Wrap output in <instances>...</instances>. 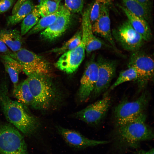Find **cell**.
Segmentation results:
<instances>
[{
    "instance_id": "cell-22",
    "label": "cell",
    "mask_w": 154,
    "mask_h": 154,
    "mask_svg": "<svg viewBox=\"0 0 154 154\" xmlns=\"http://www.w3.org/2000/svg\"><path fill=\"white\" fill-rule=\"evenodd\" d=\"M125 7L131 12L147 21L150 16L151 11L137 0H122Z\"/></svg>"
},
{
    "instance_id": "cell-14",
    "label": "cell",
    "mask_w": 154,
    "mask_h": 154,
    "mask_svg": "<svg viewBox=\"0 0 154 154\" xmlns=\"http://www.w3.org/2000/svg\"><path fill=\"white\" fill-rule=\"evenodd\" d=\"M110 4H102L99 15L97 19L92 24V28L95 33L106 40L116 52H118L111 31L109 6Z\"/></svg>"
},
{
    "instance_id": "cell-28",
    "label": "cell",
    "mask_w": 154,
    "mask_h": 154,
    "mask_svg": "<svg viewBox=\"0 0 154 154\" xmlns=\"http://www.w3.org/2000/svg\"><path fill=\"white\" fill-rule=\"evenodd\" d=\"M112 0H95L92 4L90 13V19L92 24L97 19L100 14V7L103 3H111Z\"/></svg>"
},
{
    "instance_id": "cell-10",
    "label": "cell",
    "mask_w": 154,
    "mask_h": 154,
    "mask_svg": "<svg viewBox=\"0 0 154 154\" xmlns=\"http://www.w3.org/2000/svg\"><path fill=\"white\" fill-rule=\"evenodd\" d=\"M98 76L95 87L92 95L96 97L104 92L109 86L114 77L117 67V62L99 56L96 61Z\"/></svg>"
},
{
    "instance_id": "cell-7",
    "label": "cell",
    "mask_w": 154,
    "mask_h": 154,
    "mask_svg": "<svg viewBox=\"0 0 154 154\" xmlns=\"http://www.w3.org/2000/svg\"><path fill=\"white\" fill-rule=\"evenodd\" d=\"M112 32L114 40L124 50L131 52L140 50L145 41L128 20Z\"/></svg>"
},
{
    "instance_id": "cell-8",
    "label": "cell",
    "mask_w": 154,
    "mask_h": 154,
    "mask_svg": "<svg viewBox=\"0 0 154 154\" xmlns=\"http://www.w3.org/2000/svg\"><path fill=\"white\" fill-rule=\"evenodd\" d=\"M80 43L76 47L62 54L55 63V66L67 74L75 72L83 60L86 48V36L82 31Z\"/></svg>"
},
{
    "instance_id": "cell-20",
    "label": "cell",
    "mask_w": 154,
    "mask_h": 154,
    "mask_svg": "<svg viewBox=\"0 0 154 154\" xmlns=\"http://www.w3.org/2000/svg\"><path fill=\"white\" fill-rule=\"evenodd\" d=\"M1 58L15 88L18 84L19 76L23 71L22 68L17 61L8 55L3 54Z\"/></svg>"
},
{
    "instance_id": "cell-13",
    "label": "cell",
    "mask_w": 154,
    "mask_h": 154,
    "mask_svg": "<svg viewBox=\"0 0 154 154\" xmlns=\"http://www.w3.org/2000/svg\"><path fill=\"white\" fill-rule=\"evenodd\" d=\"M60 11L55 21L47 28L41 31L43 39L52 41L59 37L69 27L71 20V13L64 5H60Z\"/></svg>"
},
{
    "instance_id": "cell-4",
    "label": "cell",
    "mask_w": 154,
    "mask_h": 154,
    "mask_svg": "<svg viewBox=\"0 0 154 154\" xmlns=\"http://www.w3.org/2000/svg\"><path fill=\"white\" fill-rule=\"evenodd\" d=\"M149 95L144 91L136 100L129 101L124 100L115 107L114 117L117 126L137 121H145V111L149 101Z\"/></svg>"
},
{
    "instance_id": "cell-30",
    "label": "cell",
    "mask_w": 154,
    "mask_h": 154,
    "mask_svg": "<svg viewBox=\"0 0 154 154\" xmlns=\"http://www.w3.org/2000/svg\"><path fill=\"white\" fill-rule=\"evenodd\" d=\"M15 0H0V14L9 9L15 3Z\"/></svg>"
},
{
    "instance_id": "cell-16",
    "label": "cell",
    "mask_w": 154,
    "mask_h": 154,
    "mask_svg": "<svg viewBox=\"0 0 154 154\" xmlns=\"http://www.w3.org/2000/svg\"><path fill=\"white\" fill-rule=\"evenodd\" d=\"M92 5L91 4L84 10L82 15V30L86 36V52L87 55L101 48L104 44L101 40L94 35L92 24L90 19V13Z\"/></svg>"
},
{
    "instance_id": "cell-17",
    "label": "cell",
    "mask_w": 154,
    "mask_h": 154,
    "mask_svg": "<svg viewBox=\"0 0 154 154\" xmlns=\"http://www.w3.org/2000/svg\"><path fill=\"white\" fill-rule=\"evenodd\" d=\"M119 7L124 12L132 27L142 37L145 41L150 40L152 34L147 21L132 13L124 6Z\"/></svg>"
},
{
    "instance_id": "cell-11",
    "label": "cell",
    "mask_w": 154,
    "mask_h": 154,
    "mask_svg": "<svg viewBox=\"0 0 154 154\" xmlns=\"http://www.w3.org/2000/svg\"><path fill=\"white\" fill-rule=\"evenodd\" d=\"M128 67L134 68L138 73L140 86H143L151 80L154 75L153 59L149 55L140 50L132 52Z\"/></svg>"
},
{
    "instance_id": "cell-9",
    "label": "cell",
    "mask_w": 154,
    "mask_h": 154,
    "mask_svg": "<svg viewBox=\"0 0 154 154\" xmlns=\"http://www.w3.org/2000/svg\"><path fill=\"white\" fill-rule=\"evenodd\" d=\"M111 101L110 97L106 95L101 99L74 113L73 116L88 124L97 125L106 116L110 106Z\"/></svg>"
},
{
    "instance_id": "cell-15",
    "label": "cell",
    "mask_w": 154,
    "mask_h": 154,
    "mask_svg": "<svg viewBox=\"0 0 154 154\" xmlns=\"http://www.w3.org/2000/svg\"><path fill=\"white\" fill-rule=\"evenodd\" d=\"M59 133L66 143L71 147L81 149L109 143L108 141H100L89 139L79 133L72 129L58 126Z\"/></svg>"
},
{
    "instance_id": "cell-1",
    "label": "cell",
    "mask_w": 154,
    "mask_h": 154,
    "mask_svg": "<svg viewBox=\"0 0 154 154\" xmlns=\"http://www.w3.org/2000/svg\"><path fill=\"white\" fill-rule=\"evenodd\" d=\"M0 103L7 119L19 131L28 135L37 129L38 119L28 112L25 106L9 97L5 84L0 87Z\"/></svg>"
},
{
    "instance_id": "cell-5",
    "label": "cell",
    "mask_w": 154,
    "mask_h": 154,
    "mask_svg": "<svg viewBox=\"0 0 154 154\" xmlns=\"http://www.w3.org/2000/svg\"><path fill=\"white\" fill-rule=\"evenodd\" d=\"M0 154H29L19 131L11 124L0 121Z\"/></svg>"
},
{
    "instance_id": "cell-18",
    "label": "cell",
    "mask_w": 154,
    "mask_h": 154,
    "mask_svg": "<svg viewBox=\"0 0 154 154\" xmlns=\"http://www.w3.org/2000/svg\"><path fill=\"white\" fill-rule=\"evenodd\" d=\"M22 36L20 32L16 29L0 30V38L13 52L22 48L23 44Z\"/></svg>"
},
{
    "instance_id": "cell-23",
    "label": "cell",
    "mask_w": 154,
    "mask_h": 154,
    "mask_svg": "<svg viewBox=\"0 0 154 154\" xmlns=\"http://www.w3.org/2000/svg\"><path fill=\"white\" fill-rule=\"evenodd\" d=\"M40 17L37 5H35L32 11L22 21L21 35L23 36L27 33L37 24Z\"/></svg>"
},
{
    "instance_id": "cell-27",
    "label": "cell",
    "mask_w": 154,
    "mask_h": 154,
    "mask_svg": "<svg viewBox=\"0 0 154 154\" xmlns=\"http://www.w3.org/2000/svg\"><path fill=\"white\" fill-rule=\"evenodd\" d=\"M61 0H44L37 5L41 17L53 14L58 10Z\"/></svg>"
},
{
    "instance_id": "cell-32",
    "label": "cell",
    "mask_w": 154,
    "mask_h": 154,
    "mask_svg": "<svg viewBox=\"0 0 154 154\" xmlns=\"http://www.w3.org/2000/svg\"><path fill=\"white\" fill-rule=\"evenodd\" d=\"M27 0H17L13 7L12 11V14H13L16 13L22 4Z\"/></svg>"
},
{
    "instance_id": "cell-26",
    "label": "cell",
    "mask_w": 154,
    "mask_h": 154,
    "mask_svg": "<svg viewBox=\"0 0 154 154\" xmlns=\"http://www.w3.org/2000/svg\"><path fill=\"white\" fill-rule=\"evenodd\" d=\"M60 11V6L58 11L55 13L42 17L37 24L28 32V35L37 33L47 28L55 21L59 15Z\"/></svg>"
},
{
    "instance_id": "cell-34",
    "label": "cell",
    "mask_w": 154,
    "mask_h": 154,
    "mask_svg": "<svg viewBox=\"0 0 154 154\" xmlns=\"http://www.w3.org/2000/svg\"><path fill=\"white\" fill-rule=\"evenodd\" d=\"M154 149L152 148L149 151H146L143 150L136 151L134 153V154H154Z\"/></svg>"
},
{
    "instance_id": "cell-31",
    "label": "cell",
    "mask_w": 154,
    "mask_h": 154,
    "mask_svg": "<svg viewBox=\"0 0 154 154\" xmlns=\"http://www.w3.org/2000/svg\"><path fill=\"white\" fill-rule=\"evenodd\" d=\"M12 52L0 38V52L9 55Z\"/></svg>"
},
{
    "instance_id": "cell-33",
    "label": "cell",
    "mask_w": 154,
    "mask_h": 154,
    "mask_svg": "<svg viewBox=\"0 0 154 154\" xmlns=\"http://www.w3.org/2000/svg\"><path fill=\"white\" fill-rule=\"evenodd\" d=\"M151 11L152 0H137Z\"/></svg>"
},
{
    "instance_id": "cell-21",
    "label": "cell",
    "mask_w": 154,
    "mask_h": 154,
    "mask_svg": "<svg viewBox=\"0 0 154 154\" xmlns=\"http://www.w3.org/2000/svg\"><path fill=\"white\" fill-rule=\"evenodd\" d=\"M35 6L31 0H27L23 3L16 13L7 17V25L13 26L21 22L32 11Z\"/></svg>"
},
{
    "instance_id": "cell-19",
    "label": "cell",
    "mask_w": 154,
    "mask_h": 154,
    "mask_svg": "<svg viewBox=\"0 0 154 154\" xmlns=\"http://www.w3.org/2000/svg\"><path fill=\"white\" fill-rule=\"evenodd\" d=\"M13 94L18 101L26 106H30L34 108V99L27 79L14 88Z\"/></svg>"
},
{
    "instance_id": "cell-12",
    "label": "cell",
    "mask_w": 154,
    "mask_h": 154,
    "mask_svg": "<svg viewBox=\"0 0 154 154\" xmlns=\"http://www.w3.org/2000/svg\"><path fill=\"white\" fill-rule=\"evenodd\" d=\"M98 66L92 56L88 63L80 81L77 97L80 102H86L91 96L97 81Z\"/></svg>"
},
{
    "instance_id": "cell-25",
    "label": "cell",
    "mask_w": 154,
    "mask_h": 154,
    "mask_svg": "<svg viewBox=\"0 0 154 154\" xmlns=\"http://www.w3.org/2000/svg\"><path fill=\"white\" fill-rule=\"evenodd\" d=\"M82 35L81 29L78 31L62 46L52 49L49 52L60 55L73 49L80 43L82 39Z\"/></svg>"
},
{
    "instance_id": "cell-6",
    "label": "cell",
    "mask_w": 154,
    "mask_h": 154,
    "mask_svg": "<svg viewBox=\"0 0 154 154\" xmlns=\"http://www.w3.org/2000/svg\"><path fill=\"white\" fill-rule=\"evenodd\" d=\"M21 65L23 71L28 76L33 74L47 75L50 72L49 64L42 57L25 48L12 52L9 55Z\"/></svg>"
},
{
    "instance_id": "cell-3",
    "label": "cell",
    "mask_w": 154,
    "mask_h": 154,
    "mask_svg": "<svg viewBox=\"0 0 154 154\" xmlns=\"http://www.w3.org/2000/svg\"><path fill=\"white\" fill-rule=\"evenodd\" d=\"M27 79L34 98L35 109L48 110L61 100L60 91L47 75L33 74L28 76Z\"/></svg>"
},
{
    "instance_id": "cell-24",
    "label": "cell",
    "mask_w": 154,
    "mask_h": 154,
    "mask_svg": "<svg viewBox=\"0 0 154 154\" xmlns=\"http://www.w3.org/2000/svg\"><path fill=\"white\" fill-rule=\"evenodd\" d=\"M139 77L136 70L132 67L121 71L116 81L111 86L110 90H113L122 84L129 81H137L139 82Z\"/></svg>"
},
{
    "instance_id": "cell-35",
    "label": "cell",
    "mask_w": 154,
    "mask_h": 154,
    "mask_svg": "<svg viewBox=\"0 0 154 154\" xmlns=\"http://www.w3.org/2000/svg\"><path fill=\"white\" fill-rule=\"evenodd\" d=\"M38 1H42V0H38Z\"/></svg>"
},
{
    "instance_id": "cell-2",
    "label": "cell",
    "mask_w": 154,
    "mask_h": 154,
    "mask_svg": "<svg viewBox=\"0 0 154 154\" xmlns=\"http://www.w3.org/2000/svg\"><path fill=\"white\" fill-rule=\"evenodd\" d=\"M145 122L135 121L117 126L114 139L115 149L119 151L137 149L140 142L153 139V131Z\"/></svg>"
},
{
    "instance_id": "cell-29",
    "label": "cell",
    "mask_w": 154,
    "mask_h": 154,
    "mask_svg": "<svg viewBox=\"0 0 154 154\" xmlns=\"http://www.w3.org/2000/svg\"><path fill=\"white\" fill-rule=\"evenodd\" d=\"M64 6L71 13H79L82 12L84 0H64Z\"/></svg>"
}]
</instances>
